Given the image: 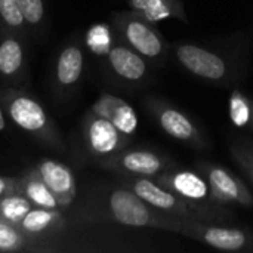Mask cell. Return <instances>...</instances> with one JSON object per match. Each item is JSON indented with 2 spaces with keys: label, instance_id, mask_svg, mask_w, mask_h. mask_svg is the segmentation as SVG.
I'll use <instances>...</instances> for the list:
<instances>
[{
  "label": "cell",
  "instance_id": "e0dca14e",
  "mask_svg": "<svg viewBox=\"0 0 253 253\" xmlns=\"http://www.w3.org/2000/svg\"><path fill=\"white\" fill-rule=\"evenodd\" d=\"M92 111L110 120L119 130L126 133L127 136H133L138 130V114L133 107L125 99L111 95L101 93L98 99L90 107Z\"/></svg>",
  "mask_w": 253,
  "mask_h": 253
},
{
  "label": "cell",
  "instance_id": "5bb4252c",
  "mask_svg": "<svg viewBox=\"0 0 253 253\" xmlns=\"http://www.w3.org/2000/svg\"><path fill=\"white\" fill-rule=\"evenodd\" d=\"M84 49L79 42H68L58 53L53 65V89L59 96H68L84 73Z\"/></svg>",
  "mask_w": 253,
  "mask_h": 253
},
{
  "label": "cell",
  "instance_id": "9c48e42d",
  "mask_svg": "<svg viewBox=\"0 0 253 253\" xmlns=\"http://www.w3.org/2000/svg\"><path fill=\"white\" fill-rule=\"evenodd\" d=\"M196 169L208 179L212 188L213 199L219 205L252 209V191L249 190L248 184L234 172L228 170L222 165L208 160L196 162Z\"/></svg>",
  "mask_w": 253,
  "mask_h": 253
},
{
  "label": "cell",
  "instance_id": "603a6c76",
  "mask_svg": "<svg viewBox=\"0 0 253 253\" xmlns=\"http://www.w3.org/2000/svg\"><path fill=\"white\" fill-rule=\"evenodd\" d=\"M31 240L16 225L0 221V253L22 252L30 249Z\"/></svg>",
  "mask_w": 253,
  "mask_h": 253
},
{
  "label": "cell",
  "instance_id": "3957f363",
  "mask_svg": "<svg viewBox=\"0 0 253 253\" xmlns=\"http://www.w3.org/2000/svg\"><path fill=\"white\" fill-rule=\"evenodd\" d=\"M0 104L6 117L21 130L49 148L65 151L64 138L46 108L25 90L7 86L0 89Z\"/></svg>",
  "mask_w": 253,
  "mask_h": 253
},
{
  "label": "cell",
  "instance_id": "7c38bea8",
  "mask_svg": "<svg viewBox=\"0 0 253 253\" xmlns=\"http://www.w3.org/2000/svg\"><path fill=\"white\" fill-rule=\"evenodd\" d=\"M105 56L110 73L126 86H142L151 77V64L116 37Z\"/></svg>",
  "mask_w": 253,
  "mask_h": 253
},
{
  "label": "cell",
  "instance_id": "ac0fdd59",
  "mask_svg": "<svg viewBox=\"0 0 253 253\" xmlns=\"http://www.w3.org/2000/svg\"><path fill=\"white\" fill-rule=\"evenodd\" d=\"M129 9L139 13L153 24L166 19H178L188 22L185 4L182 0H127Z\"/></svg>",
  "mask_w": 253,
  "mask_h": 253
},
{
  "label": "cell",
  "instance_id": "52a82bcc",
  "mask_svg": "<svg viewBox=\"0 0 253 253\" xmlns=\"http://www.w3.org/2000/svg\"><path fill=\"white\" fill-rule=\"evenodd\" d=\"M181 236L219 252L253 253V230L243 227L182 219Z\"/></svg>",
  "mask_w": 253,
  "mask_h": 253
},
{
  "label": "cell",
  "instance_id": "4fadbf2b",
  "mask_svg": "<svg viewBox=\"0 0 253 253\" xmlns=\"http://www.w3.org/2000/svg\"><path fill=\"white\" fill-rule=\"evenodd\" d=\"M28 76L25 37L0 27V80L9 86L22 83Z\"/></svg>",
  "mask_w": 253,
  "mask_h": 253
},
{
  "label": "cell",
  "instance_id": "8992f818",
  "mask_svg": "<svg viewBox=\"0 0 253 253\" xmlns=\"http://www.w3.org/2000/svg\"><path fill=\"white\" fill-rule=\"evenodd\" d=\"M170 52L178 65L188 74L213 84H225L233 76L228 59L196 43H173Z\"/></svg>",
  "mask_w": 253,
  "mask_h": 253
},
{
  "label": "cell",
  "instance_id": "9a60e30c",
  "mask_svg": "<svg viewBox=\"0 0 253 253\" xmlns=\"http://www.w3.org/2000/svg\"><path fill=\"white\" fill-rule=\"evenodd\" d=\"M36 169L40 176L56 197L62 209H67L73 205L77 197V182L73 170L61 162L44 159L37 163Z\"/></svg>",
  "mask_w": 253,
  "mask_h": 253
},
{
  "label": "cell",
  "instance_id": "cb8c5ba5",
  "mask_svg": "<svg viewBox=\"0 0 253 253\" xmlns=\"http://www.w3.org/2000/svg\"><path fill=\"white\" fill-rule=\"evenodd\" d=\"M230 153L236 165L243 170V173L249 178L253 184V150L245 145H231Z\"/></svg>",
  "mask_w": 253,
  "mask_h": 253
},
{
  "label": "cell",
  "instance_id": "44dd1931",
  "mask_svg": "<svg viewBox=\"0 0 253 253\" xmlns=\"http://www.w3.org/2000/svg\"><path fill=\"white\" fill-rule=\"evenodd\" d=\"M33 205L19 193H12L0 199V221L18 225Z\"/></svg>",
  "mask_w": 253,
  "mask_h": 253
},
{
  "label": "cell",
  "instance_id": "8fae6325",
  "mask_svg": "<svg viewBox=\"0 0 253 253\" xmlns=\"http://www.w3.org/2000/svg\"><path fill=\"white\" fill-rule=\"evenodd\" d=\"M153 179L188 202L205 206H224L213 199L208 179L197 169H185L176 166L154 176Z\"/></svg>",
  "mask_w": 253,
  "mask_h": 253
},
{
  "label": "cell",
  "instance_id": "d6986e66",
  "mask_svg": "<svg viewBox=\"0 0 253 253\" xmlns=\"http://www.w3.org/2000/svg\"><path fill=\"white\" fill-rule=\"evenodd\" d=\"M16 193L22 194L34 208H43V209H61L59 202L52 194L43 178L40 176L39 170L36 168L27 170L21 176H18L16 182Z\"/></svg>",
  "mask_w": 253,
  "mask_h": 253
},
{
  "label": "cell",
  "instance_id": "4316f807",
  "mask_svg": "<svg viewBox=\"0 0 253 253\" xmlns=\"http://www.w3.org/2000/svg\"><path fill=\"white\" fill-rule=\"evenodd\" d=\"M252 127H253V102H252Z\"/></svg>",
  "mask_w": 253,
  "mask_h": 253
},
{
  "label": "cell",
  "instance_id": "d4e9b609",
  "mask_svg": "<svg viewBox=\"0 0 253 253\" xmlns=\"http://www.w3.org/2000/svg\"><path fill=\"white\" fill-rule=\"evenodd\" d=\"M16 182H18V176H0V199L16 193Z\"/></svg>",
  "mask_w": 253,
  "mask_h": 253
},
{
  "label": "cell",
  "instance_id": "484cf974",
  "mask_svg": "<svg viewBox=\"0 0 253 253\" xmlns=\"http://www.w3.org/2000/svg\"><path fill=\"white\" fill-rule=\"evenodd\" d=\"M6 127V114H4V110L0 104V130H4Z\"/></svg>",
  "mask_w": 253,
  "mask_h": 253
},
{
  "label": "cell",
  "instance_id": "6da1fadb",
  "mask_svg": "<svg viewBox=\"0 0 253 253\" xmlns=\"http://www.w3.org/2000/svg\"><path fill=\"white\" fill-rule=\"evenodd\" d=\"M80 219L176 234H181L182 228V219L156 211L138 194L119 182L92 191L80 212Z\"/></svg>",
  "mask_w": 253,
  "mask_h": 253
},
{
  "label": "cell",
  "instance_id": "ffe728a7",
  "mask_svg": "<svg viewBox=\"0 0 253 253\" xmlns=\"http://www.w3.org/2000/svg\"><path fill=\"white\" fill-rule=\"evenodd\" d=\"M0 27L25 39L30 36L19 0H0Z\"/></svg>",
  "mask_w": 253,
  "mask_h": 253
},
{
  "label": "cell",
  "instance_id": "7402d4cb",
  "mask_svg": "<svg viewBox=\"0 0 253 253\" xmlns=\"http://www.w3.org/2000/svg\"><path fill=\"white\" fill-rule=\"evenodd\" d=\"M24 19L31 36H40L46 22V4L44 0H19Z\"/></svg>",
  "mask_w": 253,
  "mask_h": 253
},
{
  "label": "cell",
  "instance_id": "2e32d148",
  "mask_svg": "<svg viewBox=\"0 0 253 253\" xmlns=\"http://www.w3.org/2000/svg\"><path fill=\"white\" fill-rule=\"evenodd\" d=\"M16 227L33 242L64 233L67 221L61 209H43L33 206Z\"/></svg>",
  "mask_w": 253,
  "mask_h": 253
},
{
  "label": "cell",
  "instance_id": "30bf717a",
  "mask_svg": "<svg viewBox=\"0 0 253 253\" xmlns=\"http://www.w3.org/2000/svg\"><path fill=\"white\" fill-rule=\"evenodd\" d=\"M86 150L96 160L110 157L130 145L132 138L119 130L110 120L89 110L82 122Z\"/></svg>",
  "mask_w": 253,
  "mask_h": 253
},
{
  "label": "cell",
  "instance_id": "5b68a950",
  "mask_svg": "<svg viewBox=\"0 0 253 253\" xmlns=\"http://www.w3.org/2000/svg\"><path fill=\"white\" fill-rule=\"evenodd\" d=\"M144 107L169 138L197 151L209 150V141L197 123L172 102L156 95H148L144 99Z\"/></svg>",
  "mask_w": 253,
  "mask_h": 253
},
{
  "label": "cell",
  "instance_id": "277c9868",
  "mask_svg": "<svg viewBox=\"0 0 253 253\" xmlns=\"http://www.w3.org/2000/svg\"><path fill=\"white\" fill-rule=\"evenodd\" d=\"M110 21L116 39L144 56L151 67H165L170 44L157 28V24L150 22L132 9L113 12Z\"/></svg>",
  "mask_w": 253,
  "mask_h": 253
},
{
  "label": "cell",
  "instance_id": "7a4b0ae2",
  "mask_svg": "<svg viewBox=\"0 0 253 253\" xmlns=\"http://www.w3.org/2000/svg\"><path fill=\"white\" fill-rule=\"evenodd\" d=\"M117 182L132 190L156 211L179 219L213 224H231L234 221V213L228 206H205L188 202L148 176L119 175Z\"/></svg>",
  "mask_w": 253,
  "mask_h": 253
},
{
  "label": "cell",
  "instance_id": "ba28073f",
  "mask_svg": "<svg viewBox=\"0 0 253 253\" xmlns=\"http://www.w3.org/2000/svg\"><path fill=\"white\" fill-rule=\"evenodd\" d=\"M98 165L111 173L126 176L154 178L179 166L172 157L147 148H125L110 157L98 160Z\"/></svg>",
  "mask_w": 253,
  "mask_h": 253
}]
</instances>
